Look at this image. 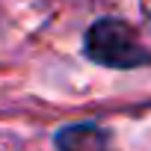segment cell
Returning <instances> with one entry per match:
<instances>
[{"instance_id":"cell-1","label":"cell","mask_w":151,"mask_h":151,"mask_svg":"<svg viewBox=\"0 0 151 151\" xmlns=\"http://www.w3.org/2000/svg\"><path fill=\"white\" fill-rule=\"evenodd\" d=\"M83 50L95 65L104 68H142L151 62L148 45L139 39L136 27H130L122 18H98L83 39Z\"/></svg>"},{"instance_id":"cell-2","label":"cell","mask_w":151,"mask_h":151,"mask_svg":"<svg viewBox=\"0 0 151 151\" xmlns=\"http://www.w3.org/2000/svg\"><path fill=\"white\" fill-rule=\"evenodd\" d=\"M56 151H107L110 136L104 127L92 124V122H80V124H65L56 130L53 136Z\"/></svg>"},{"instance_id":"cell-3","label":"cell","mask_w":151,"mask_h":151,"mask_svg":"<svg viewBox=\"0 0 151 151\" xmlns=\"http://www.w3.org/2000/svg\"><path fill=\"white\" fill-rule=\"evenodd\" d=\"M148 18H151V15H148Z\"/></svg>"}]
</instances>
